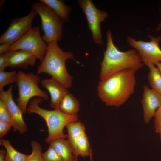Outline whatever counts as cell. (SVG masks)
Segmentation results:
<instances>
[{"label":"cell","mask_w":161,"mask_h":161,"mask_svg":"<svg viewBox=\"0 0 161 161\" xmlns=\"http://www.w3.org/2000/svg\"><path fill=\"white\" fill-rule=\"evenodd\" d=\"M90 161H92V155L90 156Z\"/></svg>","instance_id":"d6a6232c"},{"label":"cell","mask_w":161,"mask_h":161,"mask_svg":"<svg viewBox=\"0 0 161 161\" xmlns=\"http://www.w3.org/2000/svg\"><path fill=\"white\" fill-rule=\"evenodd\" d=\"M17 78V72L15 71L10 72L0 71V92L4 90L6 85L16 82Z\"/></svg>","instance_id":"7402d4cb"},{"label":"cell","mask_w":161,"mask_h":161,"mask_svg":"<svg viewBox=\"0 0 161 161\" xmlns=\"http://www.w3.org/2000/svg\"><path fill=\"white\" fill-rule=\"evenodd\" d=\"M0 120L12 124L11 118L9 111L4 101L1 98H0Z\"/></svg>","instance_id":"d4e9b609"},{"label":"cell","mask_w":161,"mask_h":161,"mask_svg":"<svg viewBox=\"0 0 161 161\" xmlns=\"http://www.w3.org/2000/svg\"><path fill=\"white\" fill-rule=\"evenodd\" d=\"M10 45L6 43L1 44L0 45V54L8 52Z\"/></svg>","instance_id":"f1b7e54d"},{"label":"cell","mask_w":161,"mask_h":161,"mask_svg":"<svg viewBox=\"0 0 161 161\" xmlns=\"http://www.w3.org/2000/svg\"><path fill=\"white\" fill-rule=\"evenodd\" d=\"M42 100L43 99L40 97L34 98L29 103L27 112L29 114H37L45 121L48 132L46 142L49 144L55 139L67 138V134L63 132L64 129L69 123L78 121V115H68L59 109L50 110L43 109L39 106Z\"/></svg>","instance_id":"277c9868"},{"label":"cell","mask_w":161,"mask_h":161,"mask_svg":"<svg viewBox=\"0 0 161 161\" xmlns=\"http://www.w3.org/2000/svg\"><path fill=\"white\" fill-rule=\"evenodd\" d=\"M51 9L64 21H69L70 8L65 5L64 2L59 0H40Z\"/></svg>","instance_id":"ac0fdd59"},{"label":"cell","mask_w":161,"mask_h":161,"mask_svg":"<svg viewBox=\"0 0 161 161\" xmlns=\"http://www.w3.org/2000/svg\"><path fill=\"white\" fill-rule=\"evenodd\" d=\"M161 14V12H160ZM160 28H161V23H160L159 24L158 27L156 29L157 30H160Z\"/></svg>","instance_id":"1f68e13d"},{"label":"cell","mask_w":161,"mask_h":161,"mask_svg":"<svg viewBox=\"0 0 161 161\" xmlns=\"http://www.w3.org/2000/svg\"><path fill=\"white\" fill-rule=\"evenodd\" d=\"M41 84L49 93L50 96V107L55 109H59V106L61 101L69 92L67 88L52 78L42 80Z\"/></svg>","instance_id":"4fadbf2b"},{"label":"cell","mask_w":161,"mask_h":161,"mask_svg":"<svg viewBox=\"0 0 161 161\" xmlns=\"http://www.w3.org/2000/svg\"><path fill=\"white\" fill-rule=\"evenodd\" d=\"M0 145L6 149L4 161H26L29 157V155L22 153L15 150L7 140L1 139Z\"/></svg>","instance_id":"d6986e66"},{"label":"cell","mask_w":161,"mask_h":161,"mask_svg":"<svg viewBox=\"0 0 161 161\" xmlns=\"http://www.w3.org/2000/svg\"><path fill=\"white\" fill-rule=\"evenodd\" d=\"M42 161H63L56 151L49 146L47 150L42 154Z\"/></svg>","instance_id":"cb8c5ba5"},{"label":"cell","mask_w":161,"mask_h":161,"mask_svg":"<svg viewBox=\"0 0 161 161\" xmlns=\"http://www.w3.org/2000/svg\"><path fill=\"white\" fill-rule=\"evenodd\" d=\"M0 55V71H4L8 66V52Z\"/></svg>","instance_id":"83f0119b"},{"label":"cell","mask_w":161,"mask_h":161,"mask_svg":"<svg viewBox=\"0 0 161 161\" xmlns=\"http://www.w3.org/2000/svg\"><path fill=\"white\" fill-rule=\"evenodd\" d=\"M37 14L31 9L27 16L12 19L7 29L0 36V44L11 45L16 42L32 27V22Z\"/></svg>","instance_id":"30bf717a"},{"label":"cell","mask_w":161,"mask_h":161,"mask_svg":"<svg viewBox=\"0 0 161 161\" xmlns=\"http://www.w3.org/2000/svg\"><path fill=\"white\" fill-rule=\"evenodd\" d=\"M38 57L33 54L25 51L18 50L8 52V66L12 69H27L33 66Z\"/></svg>","instance_id":"5bb4252c"},{"label":"cell","mask_w":161,"mask_h":161,"mask_svg":"<svg viewBox=\"0 0 161 161\" xmlns=\"http://www.w3.org/2000/svg\"><path fill=\"white\" fill-rule=\"evenodd\" d=\"M6 151L5 150H0V161H4Z\"/></svg>","instance_id":"f546056e"},{"label":"cell","mask_w":161,"mask_h":161,"mask_svg":"<svg viewBox=\"0 0 161 161\" xmlns=\"http://www.w3.org/2000/svg\"><path fill=\"white\" fill-rule=\"evenodd\" d=\"M49 144L60 155L63 161H78V157L73 154L69 142L65 138L55 139Z\"/></svg>","instance_id":"9a60e30c"},{"label":"cell","mask_w":161,"mask_h":161,"mask_svg":"<svg viewBox=\"0 0 161 161\" xmlns=\"http://www.w3.org/2000/svg\"><path fill=\"white\" fill-rule=\"evenodd\" d=\"M74 59L70 52L62 50L55 41L48 44L45 57L37 67V74H48L66 88L71 87L72 78L68 73L65 65L66 61Z\"/></svg>","instance_id":"3957f363"},{"label":"cell","mask_w":161,"mask_h":161,"mask_svg":"<svg viewBox=\"0 0 161 161\" xmlns=\"http://www.w3.org/2000/svg\"><path fill=\"white\" fill-rule=\"evenodd\" d=\"M136 72L125 69L101 80L97 86L99 98L108 106L119 107L122 105L134 92Z\"/></svg>","instance_id":"6da1fadb"},{"label":"cell","mask_w":161,"mask_h":161,"mask_svg":"<svg viewBox=\"0 0 161 161\" xmlns=\"http://www.w3.org/2000/svg\"><path fill=\"white\" fill-rule=\"evenodd\" d=\"M151 39L148 42L137 41L129 37L127 41L129 45L135 49L144 64L151 62L154 64L157 62H161V49L159 43L161 41V36L154 37L148 35Z\"/></svg>","instance_id":"ba28073f"},{"label":"cell","mask_w":161,"mask_h":161,"mask_svg":"<svg viewBox=\"0 0 161 161\" xmlns=\"http://www.w3.org/2000/svg\"><path fill=\"white\" fill-rule=\"evenodd\" d=\"M32 152L29 155L26 161H42V147L41 144L35 140L31 142Z\"/></svg>","instance_id":"603a6c76"},{"label":"cell","mask_w":161,"mask_h":161,"mask_svg":"<svg viewBox=\"0 0 161 161\" xmlns=\"http://www.w3.org/2000/svg\"><path fill=\"white\" fill-rule=\"evenodd\" d=\"M59 109L65 114L69 115H77L80 109V104L77 99L68 92L61 101Z\"/></svg>","instance_id":"e0dca14e"},{"label":"cell","mask_w":161,"mask_h":161,"mask_svg":"<svg viewBox=\"0 0 161 161\" xmlns=\"http://www.w3.org/2000/svg\"><path fill=\"white\" fill-rule=\"evenodd\" d=\"M78 2L86 16L94 42L102 44L100 24L107 18V13L97 8L91 0H80Z\"/></svg>","instance_id":"9c48e42d"},{"label":"cell","mask_w":161,"mask_h":161,"mask_svg":"<svg viewBox=\"0 0 161 161\" xmlns=\"http://www.w3.org/2000/svg\"><path fill=\"white\" fill-rule=\"evenodd\" d=\"M40 82L39 76L33 73H26L20 70L17 72L16 83L19 96L16 100L23 113H26L27 112V105L32 97H39L46 100L48 99L47 93L38 87Z\"/></svg>","instance_id":"8992f818"},{"label":"cell","mask_w":161,"mask_h":161,"mask_svg":"<svg viewBox=\"0 0 161 161\" xmlns=\"http://www.w3.org/2000/svg\"><path fill=\"white\" fill-rule=\"evenodd\" d=\"M48 44L43 40L40 28L32 27L15 43L11 45L8 51L21 50L31 52L41 62L45 55Z\"/></svg>","instance_id":"52a82bcc"},{"label":"cell","mask_w":161,"mask_h":161,"mask_svg":"<svg viewBox=\"0 0 161 161\" xmlns=\"http://www.w3.org/2000/svg\"><path fill=\"white\" fill-rule=\"evenodd\" d=\"M154 117L155 131L159 134L161 140V106L157 110Z\"/></svg>","instance_id":"484cf974"},{"label":"cell","mask_w":161,"mask_h":161,"mask_svg":"<svg viewBox=\"0 0 161 161\" xmlns=\"http://www.w3.org/2000/svg\"><path fill=\"white\" fill-rule=\"evenodd\" d=\"M141 102L144 120L145 123H147L154 116L157 109L161 106V95L144 85Z\"/></svg>","instance_id":"7c38bea8"},{"label":"cell","mask_w":161,"mask_h":161,"mask_svg":"<svg viewBox=\"0 0 161 161\" xmlns=\"http://www.w3.org/2000/svg\"><path fill=\"white\" fill-rule=\"evenodd\" d=\"M154 64L157 66V67L161 73V62H157L155 63Z\"/></svg>","instance_id":"4dcf8cb0"},{"label":"cell","mask_w":161,"mask_h":161,"mask_svg":"<svg viewBox=\"0 0 161 161\" xmlns=\"http://www.w3.org/2000/svg\"><path fill=\"white\" fill-rule=\"evenodd\" d=\"M67 129V140L72 149L73 154L76 156V142L78 138L85 133V128L81 122L78 121L69 123L66 127Z\"/></svg>","instance_id":"2e32d148"},{"label":"cell","mask_w":161,"mask_h":161,"mask_svg":"<svg viewBox=\"0 0 161 161\" xmlns=\"http://www.w3.org/2000/svg\"><path fill=\"white\" fill-rule=\"evenodd\" d=\"M76 156L82 157L90 156L92 155V150L85 133L81 134L76 142Z\"/></svg>","instance_id":"44dd1931"},{"label":"cell","mask_w":161,"mask_h":161,"mask_svg":"<svg viewBox=\"0 0 161 161\" xmlns=\"http://www.w3.org/2000/svg\"><path fill=\"white\" fill-rule=\"evenodd\" d=\"M107 39L106 48L101 64L99 75L101 80L115 73L125 69L136 72L143 66L144 63L135 49L124 52L118 49L113 43L110 30L107 32Z\"/></svg>","instance_id":"7a4b0ae2"},{"label":"cell","mask_w":161,"mask_h":161,"mask_svg":"<svg viewBox=\"0 0 161 161\" xmlns=\"http://www.w3.org/2000/svg\"><path fill=\"white\" fill-rule=\"evenodd\" d=\"M145 64L149 69L148 79L152 89L161 95V73L153 63L149 62Z\"/></svg>","instance_id":"ffe728a7"},{"label":"cell","mask_w":161,"mask_h":161,"mask_svg":"<svg viewBox=\"0 0 161 161\" xmlns=\"http://www.w3.org/2000/svg\"><path fill=\"white\" fill-rule=\"evenodd\" d=\"M31 8L40 17L41 29L44 33L41 36L43 40L47 44L52 41H60L62 38L63 21L52 9L43 2H33Z\"/></svg>","instance_id":"5b68a950"},{"label":"cell","mask_w":161,"mask_h":161,"mask_svg":"<svg viewBox=\"0 0 161 161\" xmlns=\"http://www.w3.org/2000/svg\"><path fill=\"white\" fill-rule=\"evenodd\" d=\"M11 127V124L0 120V138L6 135L9 131Z\"/></svg>","instance_id":"4316f807"},{"label":"cell","mask_w":161,"mask_h":161,"mask_svg":"<svg viewBox=\"0 0 161 161\" xmlns=\"http://www.w3.org/2000/svg\"><path fill=\"white\" fill-rule=\"evenodd\" d=\"M13 87L11 85L7 90L0 92V98L4 101L9 111L13 131H18L22 134L27 131L28 129L23 117V113L13 100Z\"/></svg>","instance_id":"8fae6325"}]
</instances>
